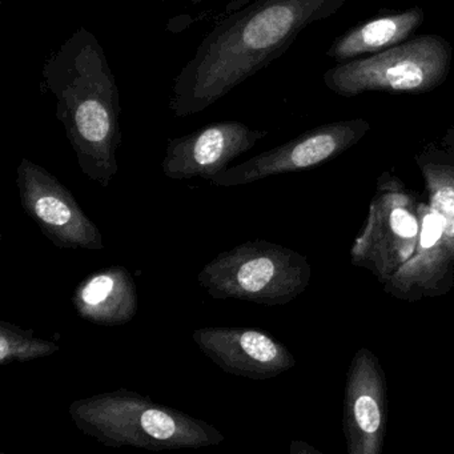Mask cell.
<instances>
[{
    "instance_id": "1",
    "label": "cell",
    "mask_w": 454,
    "mask_h": 454,
    "mask_svg": "<svg viewBox=\"0 0 454 454\" xmlns=\"http://www.w3.org/2000/svg\"><path fill=\"white\" fill-rule=\"evenodd\" d=\"M348 0H254L217 23L172 87L176 118L201 113L283 57L300 34L334 17Z\"/></svg>"
},
{
    "instance_id": "2",
    "label": "cell",
    "mask_w": 454,
    "mask_h": 454,
    "mask_svg": "<svg viewBox=\"0 0 454 454\" xmlns=\"http://www.w3.org/2000/svg\"><path fill=\"white\" fill-rule=\"evenodd\" d=\"M42 90L57 99V118L82 172L108 188L119 172L121 94L107 55L84 27L74 31L47 58Z\"/></svg>"
},
{
    "instance_id": "3",
    "label": "cell",
    "mask_w": 454,
    "mask_h": 454,
    "mask_svg": "<svg viewBox=\"0 0 454 454\" xmlns=\"http://www.w3.org/2000/svg\"><path fill=\"white\" fill-rule=\"evenodd\" d=\"M68 413L83 434L107 448L176 450L208 448L225 440L208 422L129 389L75 400Z\"/></svg>"
},
{
    "instance_id": "4",
    "label": "cell",
    "mask_w": 454,
    "mask_h": 454,
    "mask_svg": "<svg viewBox=\"0 0 454 454\" xmlns=\"http://www.w3.org/2000/svg\"><path fill=\"white\" fill-rule=\"evenodd\" d=\"M451 59L450 42L427 34L371 57L339 63L324 74L323 81L342 98L365 92L427 94L445 83Z\"/></svg>"
},
{
    "instance_id": "5",
    "label": "cell",
    "mask_w": 454,
    "mask_h": 454,
    "mask_svg": "<svg viewBox=\"0 0 454 454\" xmlns=\"http://www.w3.org/2000/svg\"><path fill=\"white\" fill-rule=\"evenodd\" d=\"M296 273L294 259L280 247L249 240L220 252L204 265L198 281L215 300L276 305L294 294Z\"/></svg>"
},
{
    "instance_id": "6",
    "label": "cell",
    "mask_w": 454,
    "mask_h": 454,
    "mask_svg": "<svg viewBox=\"0 0 454 454\" xmlns=\"http://www.w3.org/2000/svg\"><path fill=\"white\" fill-rule=\"evenodd\" d=\"M17 185L26 214L41 232L60 249H105L99 228L78 200L44 167L23 158L17 168Z\"/></svg>"
},
{
    "instance_id": "7",
    "label": "cell",
    "mask_w": 454,
    "mask_h": 454,
    "mask_svg": "<svg viewBox=\"0 0 454 454\" xmlns=\"http://www.w3.org/2000/svg\"><path fill=\"white\" fill-rule=\"evenodd\" d=\"M368 121L344 119L316 127L296 139L265 151L217 175L212 184L231 188L251 184L272 175L309 168L357 143L369 131Z\"/></svg>"
},
{
    "instance_id": "8",
    "label": "cell",
    "mask_w": 454,
    "mask_h": 454,
    "mask_svg": "<svg viewBox=\"0 0 454 454\" xmlns=\"http://www.w3.org/2000/svg\"><path fill=\"white\" fill-rule=\"evenodd\" d=\"M268 137L238 121L208 124L192 134L167 140L161 171L168 179H204L212 182L230 168L231 161L251 151Z\"/></svg>"
},
{
    "instance_id": "9",
    "label": "cell",
    "mask_w": 454,
    "mask_h": 454,
    "mask_svg": "<svg viewBox=\"0 0 454 454\" xmlns=\"http://www.w3.org/2000/svg\"><path fill=\"white\" fill-rule=\"evenodd\" d=\"M192 340L199 349L225 373L267 380L289 365L291 358L275 339L247 326H206Z\"/></svg>"
},
{
    "instance_id": "10",
    "label": "cell",
    "mask_w": 454,
    "mask_h": 454,
    "mask_svg": "<svg viewBox=\"0 0 454 454\" xmlns=\"http://www.w3.org/2000/svg\"><path fill=\"white\" fill-rule=\"evenodd\" d=\"M82 320L100 326L131 323L139 310V294L131 273L121 265L103 268L87 276L73 294Z\"/></svg>"
},
{
    "instance_id": "11",
    "label": "cell",
    "mask_w": 454,
    "mask_h": 454,
    "mask_svg": "<svg viewBox=\"0 0 454 454\" xmlns=\"http://www.w3.org/2000/svg\"><path fill=\"white\" fill-rule=\"evenodd\" d=\"M424 20V10L419 6L380 15L345 31L331 44L326 57L339 63L371 57L408 41Z\"/></svg>"
},
{
    "instance_id": "12",
    "label": "cell",
    "mask_w": 454,
    "mask_h": 454,
    "mask_svg": "<svg viewBox=\"0 0 454 454\" xmlns=\"http://www.w3.org/2000/svg\"><path fill=\"white\" fill-rule=\"evenodd\" d=\"M59 345L39 339L33 329H22L14 324L0 321V365L26 363L49 357L59 352Z\"/></svg>"
},
{
    "instance_id": "13",
    "label": "cell",
    "mask_w": 454,
    "mask_h": 454,
    "mask_svg": "<svg viewBox=\"0 0 454 454\" xmlns=\"http://www.w3.org/2000/svg\"><path fill=\"white\" fill-rule=\"evenodd\" d=\"M432 214L437 215L443 223V232L454 239V187L445 185L432 198Z\"/></svg>"
},
{
    "instance_id": "14",
    "label": "cell",
    "mask_w": 454,
    "mask_h": 454,
    "mask_svg": "<svg viewBox=\"0 0 454 454\" xmlns=\"http://www.w3.org/2000/svg\"><path fill=\"white\" fill-rule=\"evenodd\" d=\"M355 416L361 429L366 433H374L380 427L381 414L379 405L369 395H361L355 403Z\"/></svg>"
},
{
    "instance_id": "15",
    "label": "cell",
    "mask_w": 454,
    "mask_h": 454,
    "mask_svg": "<svg viewBox=\"0 0 454 454\" xmlns=\"http://www.w3.org/2000/svg\"><path fill=\"white\" fill-rule=\"evenodd\" d=\"M393 231L401 238H413L417 235V222L405 209H395L390 216Z\"/></svg>"
},
{
    "instance_id": "16",
    "label": "cell",
    "mask_w": 454,
    "mask_h": 454,
    "mask_svg": "<svg viewBox=\"0 0 454 454\" xmlns=\"http://www.w3.org/2000/svg\"><path fill=\"white\" fill-rule=\"evenodd\" d=\"M443 232V223L437 215L430 214L425 217L421 232L422 248H432Z\"/></svg>"
},
{
    "instance_id": "17",
    "label": "cell",
    "mask_w": 454,
    "mask_h": 454,
    "mask_svg": "<svg viewBox=\"0 0 454 454\" xmlns=\"http://www.w3.org/2000/svg\"><path fill=\"white\" fill-rule=\"evenodd\" d=\"M193 4H206V2H211V0H190Z\"/></svg>"
},
{
    "instance_id": "18",
    "label": "cell",
    "mask_w": 454,
    "mask_h": 454,
    "mask_svg": "<svg viewBox=\"0 0 454 454\" xmlns=\"http://www.w3.org/2000/svg\"><path fill=\"white\" fill-rule=\"evenodd\" d=\"M145 2H171V0H145Z\"/></svg>"
}]
</instances>
